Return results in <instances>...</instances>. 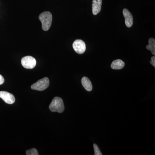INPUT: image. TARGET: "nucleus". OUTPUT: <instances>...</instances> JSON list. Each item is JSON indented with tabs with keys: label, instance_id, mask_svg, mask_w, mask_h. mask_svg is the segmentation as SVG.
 I'll return each instance as SVG.
<instances>
[{
	"label": "nucleus",
	"instance_id": "f257e3e1",
	"mask_svg": "<svg viewBox=\"0 0 155 155\" xmlns=\"http://www.w3.org/2000/svg\"><path fill=\"white\" fill-rule=\"evenodd\" d=\"M39 19L42 23V28L44 30H48L51 25L52 21V15L48 11L43 12L39 16Z\"/></svg>",
	"mask_w": 155,
	"mask_h": 155
},
{
	"label": "nucleus",
	"instance_id": "f03ea898",
	"mask_svg": "<svg viewBox=\"0 0 155 155\" xmlns=\"http://www.w3.org/2000/svg\"><path fill=\"white\" fill-rule=\"evenodd\" d=\"M49 107L51 112L59 113H63L65 109L63 100L61 97H57L53 99Z\"/></svg>",
	"mask_w": 155,
	"mask_h": 155
},
{
	"label": "nucleus",
	"instance_id": "7ed1b4c3",
	"mask_svg": "<svg viewBox=\"0 0 155 155\" xmlns=\"http://www.w3.org/2000/svg\"><path fill=\"white\" fill-rule=\"evenodd\" d=\"M50 81L47 77L44 78L33 84L31 86V89L38 91H43L49 86Z\"/></svg>",
	"mask_w": 155,
	"mask_h": 155
},
{
	"label": "nucleus",
	"instance_id": "20e7f679",
	"mask_svg": "<svg viewBox=\"0 0 155 155\" xmlns=\"http://www.w3.org/2000/svg\"><path fill=\"white\" fill-rule=\"evenodd\" d=\"M21 64L25 69H32L36 66V61L31 56H25L21 60Z\"/></svg>",
	"mask_w": 155,
	"mask_h": 155
},
{
	"label": "nucleus",
	"instance_id": "39448f33",
	"mask_svg": "<svg viewBox=\"0 0 155 155\" xmlns=\"http://www.w3.org/2000/svg\"><path fill=\"white\" fill-rule=\"evenodd\" d=\"M73 49L77 54H83L86 50V45L83 41L77 39L74 41L72 45Z\"/></svg>",
	"mask_w": 155,
	"mask_h": 155
},
{
	"label": "nucleus",
	"instance_id": "423d86ee",
	"mask_svg": "<svg viewBox=\"0 0 155 155\" xmlns=\"http://www.w3.org/2000/svg\"><path fill=\"white\" fill-rule=\"evenodd\" d=\"M0 98L9 104H12L15 101V98L14 95L7 91H0Z\"/></svg>",
	"mask_w": 155,
	"mask_h": 155
},
{
	"label": "nucleus",
	"instance_id": "0eeeda50",
	"mask_svg": "<svg viewBox=\"0 0 155 155\" xmlns=\"http://www.w3.org/2000/svg\"><path fill=\"white\" fill-rule=\"evenodd\" d=\"M123 16L125 18V24L128 28H130L133 24V17L130 11L127 9L123 10Z\"/></svg>",
	"mask_w": 155,
	"mask_h": 155
},
{
	"label": "nucleus",
	"instance_id": "6e6552de",
	"mask_svg": "<svg viewBox=\"0 0 155 155\" xmlns=\"http://www.w3.org/2000/svg\"><path fill=\"white\" fill-rule=\"evenodd\" d=\"M102 0H93L92 13L94 15H96L101 12V10Z\"/></svg>",
	"mask_w": 155,
	"mask_h": 155
},
{
	"label": "nucleus",
	"instance_id": "1a4fd4ad",
	"mask_svg": "<svg viewBox=\"0 0 155 155\" xmlns=\"http://www.w3.org/2000/svg\"><path fill=\"white\" fill-rule=\"evenodd\" d=\"M81 83L83 87L86 91H91L92 90V85L91 81L88 78L83 77L81 79Z\"/></svg>",
	"mask_w": 155,
	"mask_h": 155
},
{
	"label": "nucleus",
	"instance_id": "9d476101",
	"mask_svg": "<svg viewBox=\"0 0 155 155\" xmlns=\"http://www.w3.org/2000/svg\"><path fill=\"white\" fill-rule=\"evenodd\" d=\"M125 63L121 60H116L113 61L111 64V67L112 69H121L125 66Z\"/></svg>",
	"mask_w": 155,
	"mask_h": 155
},
{
	"label": "nucleus",
	"instance_id": "9b49d317",
	"mask_svg": "<svg viewBox=\"0 0 155 155\" xmlns=\"http://www.w3.org/2000/svg\"><path fill=\"white\" fill-rule=\"evenodd\" d=\"M147 49L149 50L152 54L155 56V39L153 38L149 39L148 45L146 46Z\"/></svg>",
	"mask_w": 155,
	"mask_h": 155
},
{
	"label": "nucleus",
	"instance_id": "f8f14e48",
	"mask_svg": "<svg viewBox=\"0 0 155 155\" xmlns=\"http://www.w3.org/2000/svg\"><path fill=\"white\" fill-rule=\"evenodd\" d=\"M26 154L27 155H38L39 154L36 149L32 148L26 151Z\"/></svg>",
	"mask_w": 155,
	"mask_h": 155
},
{
	"label": "nucleus",
	"instance_id": "ddd939ff",
	"mask_svg": "<svg viewBox=\"0 0 155 155\" xmlns=\"http://www.w3.org/2000/svg\"><path fill=\"white\" fill-rule=\"evenodd\" d=\"M94 148L95 155H102V153L100 151L98 147L95 143L94 144Z\"/></svg>",
	"mask_w": 155,
	"mask_h": 155
},
{
	"label": "nucleus",
	"instance_id": "4468645a",
	"mask_svg": "<svg viewBox=\"0 0 155 155\" xmlns=\"http://www.w3.org/2000/svg\"><path fill=\"white\" fill-rule=\"evenodd\" d=\"M150 64H152L154 67H155V57L154 56L152 57L151 58V61H150Z\"/></svg>",
	"mask_w": 155,
	"mask_h": 155
},
{
	"label": "nucleus",
	"instance_id": "2eb2a0df",
	"mask_svg": "<svg viewBox=\"0 0 155 155\" xmlns=\"http://www.w3.org/2000/svg\"><path fill=\"white\" fill-rule=\"evenodd\" d=\"M5 82V79L4 77H3L2 75H0V85L3 84Z\"/></svg>",
	"mask_w": 155,
	"mask_h": 155
}]
</instances>
